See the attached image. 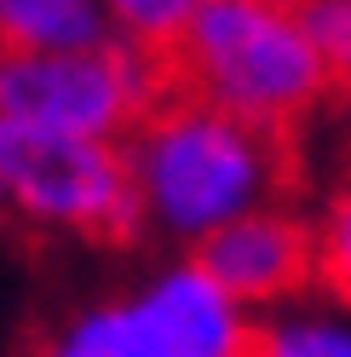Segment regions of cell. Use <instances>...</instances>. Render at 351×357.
Listing matches in <instances>:
<instances>
[{
    "label": "cell",
    "mask_w": 351,
    "mask_h": 357,
    "mask_svg": "<svg viewBox=\"0 0 351 357\" xmlns=\"http://www.w3.org/2000/svg\"><path fill=\"white\" fill-rule=\"evenodd\" d=\"M104 40L93 0H0V52H93Z\"/></svg>",
    "instance_id": "obj_5"
},
{
    "label": "cell",
    "mask_w": 351,
    "mask_h": 357,
    "mask_svg": "<svg viewBox=\"0 0 351 357\" xmlns=\"http://www.w3.org/2000/svg\"><path fill=\"white\" fill-rule=\"evenodd\" d=\"M254 6H271V12H288V17H299L311 0H254Z\"/></svg>",
    "instance_id": "obj_11"
},
{
    "label": "cell",
    "mask_w": 351,
    "mask_h": 357,
    "mask_svg": "<svg viewBox=\"0 0 351 357\" xmlns=\"http://www.w3.org/2000/svg\"><path fill=\"white\" fill-rule=\"evenodd\" d=\"M317 288L351 305V185L328 196L317 219Z\"/></svg>",
    "instance_id": "obj_8"
},
{
    "label": "cell",
    "mask_w": 351,
    "mask_h": 357,
    "mask_svg": "<svg viewBox=\"0 0 351 357\" xmlns=\"http://www.w3.org/2000/svg\"><path fill=\"white\" fill-rule=\"evenodd\" d=\"M173 70H179L185 93H202L282 132H299L317 98L334 93L299 24L288 12L254 6V0H202L185 40L173 47Z\"/></svg>",
    "instance_id": "obj_2"
},
{
    "label": "cell",
    "mask_w": 351,
    "mask_h": 357,
    "mask_svg": "<svg viewBox=\"0 0 351 357\" xmlns=\"http://www.w3.org/2000/svg\"><path fill=\"white\" fill-rule=\"evenodd\" d=\"M47 357H179L156 317V305H121V311H93L75 328H63Z\"/></svg>",
    "instance_id": "obj_6"
},
{
    "label": "cell",
    "mask_w": 351,
    "mask_h": 357,
    "mask_svg": "<svg viewBox=\"0 0 351 357\" xmlns=\"http://www.w3.org/2000/svg\"><path fill=\"white\" fill-rule=\"evenodd\" d=\"M294 24H299V35L317 47L328 81L340 86V81L351 75V0H311Z\"/></svg>",
    "instance_id": "obj_10"
},
{
    "label": "cell",
    "mask_w": 351,
    "mask_h": 357,
    "mask_svg": "<svg viewBox=\"0 0 351 357\" xmlns=\"http://www.w3.org/2000/svg\"><path fill=\"white\" fill-rule=\"evenodd\" d=\"M0 190L24 213L70 225L98 248H133L150 213L127 144L24 121H0Z\"/></svg>",
    "instance_id": "obj_3"
},
{
    "label": "cell",
    "mask_w": 351,
    "mask_h": 357,
    "mask_svg": "<svg viewBox=\"0 0 351 357\" xmlns=\"http://www.w3.org/2000/svg\"><path fill=\"white\" fill-rule=\"evenodd\" d=\"M225 357H351V340L334 328H242L236 323Z\"/></svg>",
    "instance_id": "obj_9"
},
{
    "label": "cell",
    "mask_w": 351,
    "mask_h": 357,
    "mask_svg": "<svg viewBox=\"0 0 351 357\" xmlns=\"http://www.w3.org/2000/svg\"><path fill=\"white\" fill-rule=\"evenodd\" d=\"M334 93H340V98H345V104H351V75H345V81H340V86H334Z\"/></svg>",
    "instance_id": "obj_12"
},
{
    "label": "cell",
    "mask_w": 351,
    "mask_h": 357,
    "mask_svg": "<svg viewBox=\"0 0 351 357\" xmlns=\"http://www.w3.org/2000/svg\"><path fill=\"white\" fill-rule=\"evenodd\" d=\"M0 196H6V190H0Z\"/></svg>",
    "instance_id": "obj_13"
},
{
    "label": "cell",
    "mask_w": 351,
    "mask_h": 357,
    "mask_svg": "<svg viewBox=\"0 0 351 357\" xmlns=\"http://www.w3.org/2000/svg\"><path fill=\"white\" fill-rule=\"evenodd\" d=\"M190 271H202L225 300H288L317 282V225L288 208H254L196 236Z\"/></svg>",
    "instance_id": "obj_4"
},
{
    "label": "cell",
    "mask_w": 351,
    "mask_h": 357,
    "mask_svg": "<svg viewBox=\"0 0 351 357\" xmlns=\"http://www.w3.org/2000/svg\"><path fill=\"white\" fill-rule=\"evenodd\" d=\"M121 144L150 213L179 236H208L299 190V132L259 127L202 93H173Z\"/></svg>",
    "instance_id": "obj_1"
},
{
    "label": "cell",
    "mask_w": 351,
    "mask_h": 357,
    "mask_svg": "<svg viewBox=\"0 0 351 357\" xmlns=\"http://www.w3.org/2000/svg\"><path fill=\"white\" fill-rule=\"evenodd\" d=\"M109 17H116V29L133 40L144 52H173L190 29V17L202 0H104Z\"/></svg>",
    "instance_id": "obj_7"
}]
</instances>
